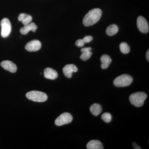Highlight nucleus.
Segmentation results:
<instances>
[{"label":"nucleus","instance_id":"nucleus-14","mask_svg":"<svg viewBox=\"0 0 149 149\" xmlns=\"http://www.w3.org/2000/svg\"><path fill=\"white\" fill-rule=\"evenodd\" d=\"M100 60L102 62L101 68L103 69L107 68L112 61L110 57L107 54L103 55L101 57Z\"/></svg>","mask_w":149,"mask_h":149},{"label":"nucleus","instance_id":"nucleus-18","mask_svg":"<svg viewBox=\"0 0 149 149\" xmlns=\"http://www.w3.org/2000/svg\"><path fill=\"white\" fill-rule=\"evenodd\" d=\"M120 52L123 54L129 53L130 51V48L128 44L126 42H122L120 44Z\"/></svg>","mask_w":149,"mask_h":149},{"label":"nucleus","instance_id":"nucleus-25","mask_svg":"<svg viewBox=\"0 0 149 149\" xmlns=\"http://www.w3.org/2000/svg\"><path fill=\"white\" fill-rule=\"evenodd\" d=\"M146 59L148 61H149V50H148V51H147L146 53Z\"/></svg>","mask_w":149,"mask_h":149},{"label":"nucleus","instance_id":"nucleus-2","mask_svg":"<svg viewBox=\"0 0 149 149\" xmlns=\"http://www.w3.org/2000/svg\"><path fill=\"white\" fill-rule=\"evenodd\" d=\"M147 98V95L144 92H137L133 93L129 97V100L135 107H140L143 106L144 102Z\"/></svg>","mask_w":149,"mask_h":149},{"label":"nucleus","instance_id":"nucleus-16","mask_svg":"<svg viewBox=\"0 0 149 149\" xmlns=\"http://www.w3.org/2000/svg\"><path fill=\"white\" fill-rule=\"evenodd\" d=\"M90 111L94 116H97L101 113L102 111L101 106L98 104H93L90 107Z\"/></svg>","mask_w":149,"mask_h":149},{"label":"nucleus","instance_id":"nucleus-24","mask_svg":"<svg viewBox=\"0 0 149 149\" xmlns=\"http://www.w3.org/2000/svg\"><path fill=\"white\" fill-rule=\"evenodd\" d=\"M133 147L134 148V149H141V147H139V146H138V145H137L136 143H133Z\"/></svg>","mask_w":149,"mask_h":149},{"label":"nucleus","instance_id":"nucleus-22","mask_svg":"<svg viewBox=\"0 0 149 149\" xmlns=\"http://www.w3.org/2000/svg\"><path fill=\"white\" fill-rule=\"evenodd\" d=\"M83 40L85 43H89L93 40V37L91 36H85Z\"/></svg>","mask_w":149,"mask_h":149},{"label":"nucleus","instance_id":"nucleus-7","mask_svg":"<svg viewBox=\"0 0 149 149\" xmlns=\"http://www.w3.org/2000/svg\"><path fill=\"white\" fill-rule=\"evenodd\" d=\"M137 27L142 33L146 34L148 32L149 26L146 19L143 16H139L137 19Z\"/></svg>","mask_w":149,"mask_h":149},{"label":"nucleus","instance_id":"nucleus-20","mask_svg":"<svg viewBox=\"0 0 149 149\" xmlns=\"http://www.w3.org/2000/svg\"><path fill=\"white\" fill-rule=\"evenodd\" d=\"M92 55V52L91 51H90V52H87L83 53L80 56V58L82 60L86 61L89 59L91 57Z\"/></svg>","mask_w":149,"mask_h":149},{"label":"nucleus","instance_id":"nucleus-15","mask_svg":"<svg viewBox=\"0 0 149 149\" xmlns=\"http://www.w3.org/2000/svg\"><path fill=\"white\" fill-rule=\"evenodd\" d=\"M19 21L22 22L24 25L31 23L32 21V17L31 15L25 13H21L19 15L18 17Z\"/></svg>","mask_w":149,"mask_h":149},{"label":"nucleus","instance_id":"nucleus-1","mask_svg":"<svg viewBox=\"0 0 149 149\" xmlns=\"http://www.w3.org/2000/svg\"><path fill=\"white\" fill-rule=\"evenodd\" d=\"M102 12L100 8H94L89 11L84 17L83 24L86 27L95 24L100 19Z\"/></svg>","mask_w":149,"mask_h":149},{"label":"nucleus","instance_id":"nucleus-12","mask_svg":"<svg viewBox=\"0 0 149 149\" xmlns=\"http://www.w3.org/2000/svg\"><path fill=\"white\" fill-rule=\"evenodd\" d=\"M37 28V26L35 23L31 22L22 27L20 29V32L22 35H25L30 31H32L33 32H36Z\"/></svg>","mask_w":149,"mask_h":149},{"label":"nucleus","instance_id":"nucleus-13","mask_svg":"<svg viewBox=\"0 0 149 149\" xmlns=\"http://www.w3.org/2000/svg\"><path fill=\"white\" fill-rule=\"evenodd\" d=\"M87 148L88 149H103V146L101 142L98 140H92L87 144Z\"/></svg>","mask_w":149,"mask_h":149},{"label":"nucleus","instance_id":"nucleus-11","mask_svg":"<svg viewBox=\"0 0 149 149\" xmlns=\"http://www.w3.org/2000/svg\"><path fill=\"white\" fill-rule=\"evenodd\" d=\"M44 76L47 79L53 80L57 78L58 74L55 70L47 68L44 70Z\"/></svg>","mask_w":149,"mask_h":149},{"label":"nucleus","instance_id":"nucleus-9","mask_svg":"<svg viewBox=\"0 0 149 149\" xmlns=\"http://www.w3.org/2000/svg\"><path fill=\"white\" fill-rule=\"evenodd\" d=\"M77 70L78 69L77 67L73 64L66 65L63 69L64 75L68 78H71L72 77V73L77 72Z\"/></svg>","mask_w":149,"mask_h":149},{"label":"nucleus","instance_id":"nucleus-3","mask_svg":"<svg viewBox=\"0 0 149 149\" xmlns=\"http://www.w3.org/2000/svg\"><path fill=\"white\" fill-rule=\"evenodd\" d=\"M26 97L30 100L39 102H45L48 98L45 93L38 91H30L26 94Z\"/></svg>","mask_w":149,"mask_h":149},{"label":"nucleus","instance_id":"nucleus-10","mask_svg":"<svg viewBox=\"0 0 149 149\" xmlns=\"http://www.w3.org/2000/svg\"><path fill=\"white\" fill-rule=\"evenodd\" d=\"M1 65L4 69L12 73L16 72L17 70L16 65L10 61L6 60L2 62Z\"/></svg>","mask_w":149,"mask_h":149},{"label":"nucleus","instance_id":"nucleus-8","mask_svg":"<svg viewBox=\"0 0 149 149\" xmlns=\"http://www.w3.org/2000/svg\"><path fill=\"white\" fill-rule=\"evenodd\" d=\"M42 47L41 43L38 40H33L27 43L25 46L26 50L29 52H36L39 50Z\"/></svg>","mask_w":149,"mask_h":149},{"label":"nucleus","instance_id":"nucleus-19","mask_svg":"<svg viewBox=\"0 0 149 149\" xmlns=\"http://www.w3.org/2000/svg\"><path fill=\"white\" fill-rule=\"evenodd\" d=\"M101 118L104 122L107 123L110 122L112 119L111 114L109 113H104L102 115Z\"/></svg>","mask_w":149,"mask_h":149},{"label":"nucleus","instance_id":"nucleus-17","mask_svg":"<svg viewBox=\"0 0 149 149\" xmlns=\"http://www.w3.org/2000/svg\"><path fill=\"white\" fill-rule=\"evenodd\" d=\"M118 31V28L115 24H112L110 25L107 28L106 33L109 36H113L116 34Z\"/></svg>","mask_w":149,"mask_h":149},{"label":"nucleus","instance_id":"nucleus-23","mask_svg":"<svg viewBox=\"0 0 149 149\" xmlns=\"http://www.w3.org/2000/svg\"><path fill=\"white\" fill-rule=\"evenodd\" d=\"M92 50V48L89 47H85L81 49V52L82 53H83L87 52H90Z\"/></svg>","mask_w":149,"mask_h":149},{"label":"nucleus","instance_id":"nucleus-21","mask_svg":"<svg viewBox=\"0 0 149 149\" xmlns=\"http://www.w3.org/2000/svg\"><path fill=\"white\" fill-rule=\"evenodd\" d=\"M85 42H84L83 39H79V40H77L75 42L76 46L79 47H83L85 45Z\"/></svg>","mask_w":149,"mask_h":149},{"label":"nucleus","instance_id":"nucleus-5","mask_svg":"<svg viewBox=\"0 0 149 149\" xmlns=\"http://www.w3.org/2000/svg\"><path fill=\"white\" fill-rule=\"evenodd\" d=\"M1 36L3 38L8 37L11 31V25L8 19H3L1 22Z\"/></svg>","mask_w":149,"mask_h":149},{"label":"nucleus","instance_id":"nucleus-6","mask_svg":"<svg viewBox=\"0 0 149 149\" xmlns=\"http://www.w3.org/2000/svg\"><path fill=\"white\" fill-rule=\"evenodd\" d=\"M72 115L68 113H64L59 116L55 121V123L57 126L68 124L72 122Z\"/></svg>","mask_w":149,"mask_h":149},{"label":"nucleus","instance_id":"nucleus-4","mask_svg":"<svg viewBox=\"0 0 149 149\" xmlns=\"http://www.w3.org/2000/svg\"><path fill=\"white\" fill-rule=\"evenodd\" d=\"M133 79L128 74H123L116 78L113 84L116 87H125L129 86L133 82Z\"/></svg>","mask_w":149,"mask_h":149}]
</instances>
